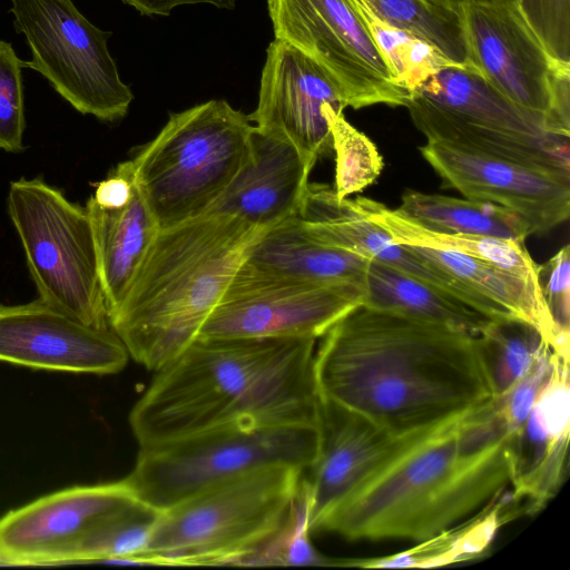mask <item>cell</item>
<instances>
[{
    "instance_id": "obj_1",
    "label": "cell",
    "mask_w": 570,
    "mask_h": 570,
    "mask_svg": "<svg viewBox=\"0 0 570 570\" xmlns=\"http://www.w3.org/2000/svg\"><path fill=\"white\" fill-rule=\"evenodd\" d=\"M322 401L403 438L497 399L479 335L357 305L321 337Z\"/></svg>"
},
{
    "instance_id": "obj_2",
    "label": "cell",
    "mask_w": 570,
    "mask_h": 570,
    "mask_svg": "<svg viewBox=\"0 0 570 570\" xmlns=\"http://www.w3.org/2000/svg\"><path fill=\"white\" fill-rule=\"evenodd\" d=\"M518 436L495 400L416 432L311 532L351 541L428 540L511 487Z\"/></svg>"
},
{
    "instance_id": "obj_3",
    "label": "cell",
    "mask_w": 570,
    "mask_h": 570,
    "mask_svg": "<svg viewBox=\"0 0 570 570\" xmlns=\"http://www.w3.org/2000/svg\"><path fill=\"white\" fill-rule=\"evenodd\" d=\"M315 338H196L129 414L141 445L225 426L318 425Z\"/></svg>"
},
{
    "instance_id": "obj_4",
    "label": "cell",
    "mask_w": 570,
    "mask_h": 570,
    "mask_svg": "<svg viewBox=\"0 0 570 570\" xmlns=\"http://www.w3.org/2000/svg\"><path fill=\"white\" fill-rule=\"evenodd\" d=\"M264 232L222 213L159 229L124 299L108 316L129 356L156 372L184 352Z\"/></svg>"
},
{
    "instance_id": "obj_5",
    "label": "cell",
    "mask_w": 570,
    "mask_h": 570,
    "mask_svg": "<svg viewBox=\"0 0 570 570\" xmlns=\"http://www.w3.org/2000/svg\"><path fill=\"white\" fill-rule=\"evenodd\" d=\"M304 473L289 464L262 466L161 511L137 563L240 566L288 523Z\"/></svg>"
},
{
    "instance_id": "obj_6",
    "label": "cell",
    "mask_w": 570,
    "mask_h": 570,
    "mask_svg": "<svg viewBox=\"0 0 570 570\" xmlns=\"http://www.w3.org/2000/svg\"><path fill=\"white\" fill-rule=\"evenodd\" d=\"M255 127L226 100L171 114L130 159L136 184L159 228L206 214L253 155Z\"/></svg>"
},
{
    "instance_id": "obj_7",
    "label": "cell",
    "mask_w": 570,
    "mask_h": 570,
    "mask_svg": "<svg viewBox=\"0 0 570 570\" xmlns=\"http://www.w3.org/2000/svg\"><path fill=\"white\" fill-rule=\"evenodd\" d=\"M318 446V425L225 426L141 445L124 480L137 499L164 511L254 469L289 464L306 470Z\"/></svg>"
},
{
    "instance_id": "obj_8",
    "label": "cell",
    "mask_w": 570,
    "mask_h": 570,
    "mask_svg": "<svg viewBox=\"0 0 570 570\" xmlns=\"http://www.w3.org/2000/svg\"><path fill=\"white\" fill-rule=\"evenodd\" d=\"M8 214L39 298L96 328H110L86 207L42 177L10 183Z\"/></svg>"
},
{
    "instance_id": "obj_9",
    "label": "cell",
    "mask_w": 570,
    "mask_h": 570,
    "mask_svg": "<svg viewBox=\"0 0 570 570\" xmlns=\"http://www.w3.org/2000/svg\"><path fill=\"white\" fill-rule=\"evenodd\" d=\"M13 27L24 36L39 72L82 115L106 122L124 118L134 94L108 49L110 31L89 21L72 0H10Z\"/></svg>"
},
{
    "instance_id": "obj_10",
    "label": "cell",
    "mask_w": 570,
    "mask_h": 570,
    "mask_svg": "<svg viewBox=\"0 0 570 570\" xmlns=\"http://www.w3.org/2000/svg\"><path fill=\"white\" fill-rule=\"evenodd\" d=\"M276 39L317 62L338 85L346 107L406 106L362 17L350 0H267Z\"/></svg>"
},
{
    "instance_id": "obj_11",
    "label": "cell",
    "mask_w": 570,
    "mask_h": 570,
    "mask_svg": "<svg viewBox=\"0 0 570 570\" xmlns=\"http://www.w3.org/2000/svg\"><path fill=\"white\" fill-rule=\"evenodd\" d=\"M366 284H315L239 267L197 338H321Z\"/></svg>"
},
{
    "instance_id": "obj_12",
    "label": "cell",
    "mask_w": 570,
    "mask_h": 570,
    "mask_svg": "<svg viewBox=\"0 0 570 570\" xmlns=\"http://www.w3.org/2000/svg\"><path fill=\"white\" fill-rule=\"evenodd\" d=\"M345 107L338 85L317 62L283 40L269 43L258 104L247 115L258 132L291 144L315 166L332 149L328 111Z\"/></svg>"
},
{
    "instance_id": "obj_13",
    "label": "cell",
    "mask_w": 570,
    "mask_h": 570,
    "mask_svg": "<svg viewBox=\"0 0 570 570\" xmlns=\"http://www.w3.org/2000/svg\"><path fill=\"white\" fill-rule=\"evenodd\" d=\"M461 12L470 65L511 101L546 116L552 131L564 136L552 119L558 62L550 58L518 3L472 4Z\"/></svg>"
},
{
    "instance_id": "obj_14",
    "label": "cell",
    "mask_w": 570,
    "mask_h": 570,
    "mask_svg": "<svg viewBox=\"0 0 570 570\" xmlns=\"http://www.w3.org/2000/svg\"><path fill=\"white\" fill-rule=\"evenodd\" d=\"M135 500L122 479L71 487L12 510L0 519V563L71 562L77 546L90 530Z\"/></svg>"
},
{
    "instance_id": "obj_15",
    "label": "cell",
    "mask_w": 570,
    "mask_h": 570,
    "mask_svg": "<svg viewBox=\"0 0 570 570\" xmlns=\"http://www.w3.org/2000/svg\"><path fill=\"white\" fill-rule=\"evenodd\" d=\"M111 328H96L39 297L0 304V361L32 368L114 374L129 358Z\"/></svg>"
},
{
    "instance_id": "obj_16",
    "label": "cell",
    "mask_w": 570,
    "mask_h": 570,
    "mask_svg": "<svg viewBox=\"0 0 570 570\" xmlns=\"http://www.w3.org/2000/svg\"><path fill=\"white\" fill-rule=\"evenodd\" d=\"M423 158L465 198L500 205L544 234L570 215V183L520 164L428 139Z\"/></svg>"
},
{
    "instance_id": "obj_17",
    "label": "cell",
    "mask_w": 570,
    "mask_h": 570,
    "mask_svg": "<svg viewBox=\"0 0 570 570\" xmlns=\"http://www.w3.org/2000/svg\"><path fill=\"white\" fill-rule=\"evenodd\" d=\"M297 218L316 240L379 262L466 304L491 320H513L499 305L413 254L374 223L355 199L338 198L334 188L308 183Z\"/></svg>"
},
{
    "instance_id": "obj_18",
    "label": "cell",
    "mask_w": 570,
    "mask_h": 570,
    "mask_svg": "<svg viewBox=\"0 0 570 570\" xmlns=\"http://www.w3.org/2000/svg\"><path fill=\"white\" fill-rule=\"evenodd\" d=\"M318 430V452L304 473L309 530L412 435L395 438L360 415L322 400Z\"/></svg>"
},
{
    "instance_id": "obj_19",
    "label": "cell",
    "mask_w": 570,
    "mask_h": 570,
    "mask_svg": "<svg viewBox=\"0 0 570 570\" xmlns=\"http://www.w3.org/2000/svg\"><path fill=\"white\" fill-rule=\"evenodd\" d=\"M569 358L557 355L515 444L511 498L518 515L540 511L567 472L570 429Z\"/></svg>"
},
{
    "instance_id": "obj_20",
    "label": "cell",
    "mask_w": 570,
    "mask_h": 570,
    "mask_svg": "<svg viewBox=\"0 0 570 570\" xmlns=\"http://www.w3.org/2000/svg\"><path fill=\"white\" fill-rule=\"evenodd\" d=\"M313 167L291 144L255 129L250 161L207 213L269 229L298 215Z\"/></svg>"
},
{
    "instance_id": "obj_21",
    "label": "cell",
    "mask_w": 570,
    "mask_h": 570,
    "mask_svg": "<svg viewBox=\"0 0 570 570\" xmlns=\"http://www.w3.org/2000/svg\"><path fill=\"white\" fill-rule=\"evenodd\" d=\"M416 95L442 111L469 124L528 139L559 144L546 116L527 110L495 89L472 65H446L421 82Z\"/></svg>"
},
{
    "instance_id": "obj_22",
    "label": "cell",
    "mask_w": 570,
    "mask_h": 570,
    "mask_svg": "<svg viewBox=\"0 0 570 570\" xmlns=\"http://www.w3.org/2000/svg\"><path fill=\"white\" fill-rule=\"evenodd\" d=\"M372 261L314 239L296 217L266 229L249 249L244 267L315 284H366Z\"/></svg>"
},
{
    "instance_id": "obj_23",
    "label": "cell",
    "mask_w": 570,
    "mask_h": 570,
    "mask_svg": "<svg viewBox=\"0 0 570 570\" xmlns=\"http://www.w3.org/2000/svg\"><path fill=\"white\" fill-rule=\"evenodd\" d=\"M98 256L108 316L124 299L159 232L137 184L129 200L105 208L90 197L86 204Z\"/></svg>"
},
{
    "instance_id": "obj_24",
    "label": "cell",
    "mask_w": 570,
    "mask_h": 570,
    "mask_svg": "<svg viewBox=\"0 0 570 570\" xmlns=\"http://www.w3.org/2000/svg\"><path fill=\"white\" fill-rule=\"evenodd\" d=\"M405 107L414 126L430 140L513 161L570 183V142H542L475 126L416 95H410Z\"/></svg>"
},
{
    "instance_id": "obj_25",
    "label": "cell",
    "mask_w": 570,
    "mask_h": 570,
    "mask_svg": "<svg viewBox=\"0 0 570 570\" xmlns=\"http://www.w3.org/2000/svg\"><path fill=\"white\" fill-rule=\"evenodd\" d=\"M404 246L423 261L441 268L484 298L499 305L513 318L533 325L557 353L569 357V333L556 325L538 285L452 249Z\"/></svg>"
},
{
    "instance_id": "obj_26",
    "label": "cell",
    "mask_w": 570,
    "mask_h": 570,
    "mask_svg": "<svg viewBox=\"0 0 570 570\" xmlns=\"http://www.w3.org/2000/svg\"><path fill=\"white\" fill-rule=\"evenodd\" d=\"M354 199L364 214L401 245L452 249L492 264L538 285V264L531 258L524 240L439 233L413 223L396 209H390L371 198L358 196Z\"/></svg>"
},
{
    "instance_id": "obj_27",
    "label": "cell",
    "mask_w": 570,
    "mask_h": 570,
    "mask_svg": "<svg viewBox=\"0 0 570 570\" xmlns=\"http://www.w3.org/2000/svg\"><path fill=\"white\" fill-rule=\"evenodd\" d=\"M365 305L479 335L492 321L450 295L397 269L371 262Z\"/></svg>"
},
{
    "instance_id": "obj_28",
    "label": "cell",
    "mask_w": 570,
    "mask_h": 570,
    "mask_svg": "<svg viewBox=\"0 0 570 570\" xmlns=\"http://www.w3.org/2000/svg\"><path fill=\"white\" fill-rule=\"evenodd\" d=\"M396 210L413 223L439 233L513 240H525L532 235L530 226L519 215L482 200L406 190Z\"/></svg>"
},
{
    "instance_id": "obj_29",
    "label": "cell",
    "mask_w": 570,
    "mask_h": 570,
    "mask_svg": "<svg viewBox=\"0 0 570 570\" xmlns=\"http://www.w3.org/2000/svg\"><path fill=\"white\" fill-rule=\"evenodd\" d=\"M512 518L509 493H502L472 517L401 553L346 560L345 567L430 568L471 559L482 553L497 530Z\"/></svg>"
},
{
    "instance_id": "obj_30",
    "label": "cell",
    "mask_w": 570,
    "mask_h": 570,
    "mask_svg": "<svg viewBox=\"0 0 570 570\" xmlns=\"http://www.w3.org/2000/svg\"><path fill=\"white\" fill-rule=\"evenodd\" d=\"M386 23L429 43L451 63L470 65L462 12L430 0H364Z\"/></svg>"
},
{
    "instance_id": "obj_31",
    "label": "cell",
    "mask_w": 570,
    "mask_h": 570,
    "mask_svg": "<svg viewBox=\"0 0 570 570\" xmlns=\"http://www.w3.org/2000/svg\"><path fill=\"white\" fill-rule=\"evenodd\" d=\"M161 511L139 499L99 522L77 546L71 562L137 563Z\"/></svg>"
},
{
    "instance_id": "obj_32",
    "label": "cell",
    "mask_w": 570,
    "mask_h": 570,
    "mask_svg": "<svg viewBox=\"0 0 570 570\" xmlns=\"http://www.w3.org/2000/svg\"><path fill=\"white\" fill-rule=\"evenodd\" d=\"M362 17L394 81L411 94L421 82L451 62L423 40L380 19L364 0H350Z\"/></svg>"
},
{
    "instance_id": "obj_33",
    "label": "cell",
    "mask_w": 570,
    "mask_h": 570,
    "mask_svg": "<svg viewBox=\"0 0 570 570\" xmlns=\"http://www.w3.org/2000/svg\"><path fill=\"white\" fill-rule=\"evenodd\" d=\"M479 337L490 365L497 397L522 380L550 345L533 325L520 320L492 321Z\"/></svg>"
},
{
    "instance_id": "obj_34",
    "label": "cell",
    "mask_w": 570,
    "mask_h": 570,
    "mask_svg": "<svg viewBox=\"0 0 570 570\" xmlns=\"http://www.w3.org/2000/svg\"><path fill=\"white\" fill-rule=\"evenodd\" d=\"M335 153V194L338 198L362 191L383 169V159L374 142L353 127L343 112L327 114Z\"/></svg>"
},
{
    "instance_id": "obj_35",
    "label": "cell",
    "mask_w": 570,
    "mask_h": 570,
    "mask_svg": "<svg viewBox=\"0 0 570 570\" xmlns=\"http://www.w3.org/2000/svg\"><path fill=\"white\" fill-rule=\"evenodd\" d=\"M308 497L303 478L302 489L288 523L261 550L240 566H331L343 567L344 560L318 552L309 539Z\"/></svg>"
},
{
    "instance_id": "obj_36",
    "label": "cell",
    "mask_w": 570,
    "mask_h": 570,
    "mask_svg": "<svg viewBox=\"0 0 570 570\" xmlns=\"http://www.w3.org/2000/svg\"><path fill=\"white\" fill-rule=\"evenodd\" d=\"M23 68L12 45L0 39V149L9 153L24 150Z\"/></svg>"
},
{
    "instance_id": "obj_37",
    "label": "cell",
    "mask_w": 570,
    "mask_h": 570,
    "mask_svg": "<svg viewBox=\"0 0 570 570\" xmlns=\"http://www.w3.org/2000/svg\"><path fill=\"white\" fill-rule=\"evenodd\" d=\"M518 7L550 58L570 65V0H518Z\"/></svg>"
},
{
    "instance_id": "obj_38",
    "label": "cell",
    "mask_w": 570,
    "mask_h": 570,
    "mask_svg": "<svg viewBox=\"0 0 570 570\" xmlns=\"http://www.w3.org/2000/svg\"><path fill=\"white\" fill-rule=\"evenodd\" d=\"M558 354L548 345L532 370L510 391L495 399L497 411L511 430L521 432L539 394L551 376Z\"/></svg>"
},
{
    "instance_id": "obj_39",
    "label": "cell",
    "mask_w": 570,
    "mask_h": 570,
    "mask_svg": "<svg viewBox=\"0 0 570 570\" xmlns=\"http://www.w3.org/2000/svg\"><path fill=\"white\" fill-rule=\"evenodd\" d=\"M537 284L556 325L569 333L570 246L567 244L544 264L538 265Z\"/></svg>"
},
{
    "instance_id": "obj_40",
    "label": "cell",
    "mask_w": 570,
    "mask_h": 570,
    "mask_svg": "<svg viewBox=\"0 0 570 570\" xmlns=\"http://www.w3.org/2000/svg\"><path fill=\"white\" fill-rule=\"evenodd\" d=\"M122 3L132 7L142 16H169L174 9L186 4H210L218 9L232 10L235 8V0H120Z\"/></svg>"
},
{
    "instance_id": "obj_41",
    "label": "cell",
    "mask_w": 570,
    "mask_h": 570,
    "mask_svg": "<svg viewBox=\"0 0 570 570\" xmlns=\"http://www.w3.org/2000/svg\"><path fill=\"white\" fill-rule=\"evenodd\" d=\"M434 3L462 11L465 7L472 4H489V3H518V0H430Z\"/></svg>"
}]
</instances>
